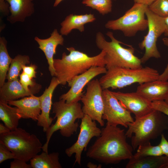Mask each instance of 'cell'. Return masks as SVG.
I'll return each mask as SVG.
<instances>
[{"label":"cell","mask_w":168,"mask_h":168,"mask_svg":"<svg viewBox=\"0 0 168 168\" xmlns=\"http://www.w3.org/2000/svg\"><path fill=\"white\" fill-rule=\"evenodd\" d=\"M14 159L13 153L4 145L0 143V163L8 159Z\"/></svg>","instance_id":"31"},{"label":"cell","mask_w":168,"mask_h":168,"mask_svg":"<svg viewBox=\"0 0 168 168\" xmlns=\"http://www.w3.org/2000/svg\"><path fill=\"white\" fill-rule=\"evenodd\" d=\"M34 0H6L10 5V14L7 20L12 24L24 22L35 12Z\"/></svg>","instance_id":"20"},{"label":"cell","mask_w":168,"mask_h":168,"mask_svg":"<svg viewBox=\"0 0 168 168\" xmlns=\"http://www.w3.org/2000/svg\"><path fill=\"white\" fill-rule=\"evenodd\" d=\"M63 0H55L54 4V7H57Z\"/></svg>","instance_id":"42"},{"label":"cell","mask_w":168,"mask_h":168,"mask_svg":"<svg viewBox=\"0 0 168 168\" xmlns=\"http://www.w3.org/2000/svg\"><path fill=\"white\" fill-rule=\"evenodd\" d=\"M66 49L70 53L69 54L63 52L61 58L54 59L55 77L60 84L65 85L75 77L85 72L92 66H105V52L104 50H101L96 56L91 57L73 47Z\"/></svg>","instance_id":"2"},{"label":"cell","mask_w":168,"mask_h":168,"mask_svg":"<svg viewBox=\"0 0 168 168\" xmlns=\"http://www.w3.org/2000/svg\"><path fill=\"white\" fill-rule=\"evenodd\" d=\"M104 110L102 119L107 121V124L125 128L134 121L131 113L124 108L108 89L103 90Z\"/></svg>","instance_id":"11"},{"label":"cell","mask_w":168,"mask_h":168,"mask_svg":"<svg viewBox=\"0 0 168 168\" xmlns=\"http://www.w3.org/2000/svg\"><path fill=\"white\" fill-rule=\"evenodd\" d=\"M149 101L165 100L168 96V81L158 79L139 84L136 91Z\"/></svg>","instance_id":"19"},{"label":"cell","mask_w":168,"mask_h":168,"mask_svg":"<svg viewBox=\"0 0 168 168\" xmlns=\"http://www.w3.org/2000/svg\"><path fill=\"white\" fill-rule=\"evenodd\" d=\"M122 105L135 117H139L148 114L154 110L152 102L137 92L124 93L111 91Z\"/></svg>","instance_id":"14"},{"label":"cell","mask_w":168,"mask_h":168,"mask_svg":"<svg viewBox=\"0 0 168 168\" xmlns=\"http://www.w3.org/2000/svg\"><path fill=\"white\" fill-rule=\"evenodd\" d=\"M41 85L37 83L29 90H26L18 78L5 82L0 88V101L7 102L10 101L29 96L38 93Z\"/></svg>","instance_id":"16"},{"label":"cell","mask_w":168,"mask_h":168,"mask_svg":"<svg viewBox=\"0 0 168 168\" xmlns=\"http://www.w3.org/2000/svg\"><path fill=\"white\" fill-rule=\"evenodd\" d=\"M10 131V129L5 125L0 124V134L7 133Z\"/></svg>","instance_id":"39"},{"label":"cell","mask_w":168,"mask_h":168,"mask_svg":"<svg viewBox=\"0 0 168 168\" xmlns=\"http://www.w3.org/2000/svg\"><path fill=\"white\" fill-rule=\"evenodd\" d=\"M107 71L105 67L93 66L76 76L68 83L70 88L60 96L59 100H63L67 103L78 102L84 95L83 89L85 85L96 76L105 73Z\"/></svg>","instance_id":"13"},{"label":"cell","mask_w":168,"mask_h":168,"mask_svg":"<svg viewBox=\"0 0 168 168\" xmlns=\"http://www.w3.org/2000/svg\"><path fill=\"white\" fill-rule=\"evenodd\" d=\"M30 63V58L28 55L18 54L16 56L12 59L7 73L6 79L7 81L17 79L23 66Z\"/></svg>","instance_id":"26"},{"label":"cell","mask_w":168,"mask_h":168,"mask_svg":"<svg viewBox=\"0 0 168 168\" xmlns=\"http://www.w3.org/2000/svg\"><path fill=\"white\" fill-rule=\"evenodd\" d=\"M103 90L99 80H91L87 84L86 92L80 100L83 104L82 109L84 114L96 121L101 126L105 124L102 119L104 106Z\"/></svg>","instance_id":"10"},{"label":"cell","mask_w":168,"mask_h":168,"mask_svg":"<svg viewBox=\"0 0 168 168\" xmlns=\"http://www.w3.org/2000/svg\"><path fill=\"white\" fill-rule=\"evenodd\" d=\"M82 3L86 6L96 9L103 15L112 11L111 0H83Z\"/></svg>","instance_id":"28"},{"label":"cell","mask_w":168,"mask_h":168,"mask_svg":"<svg viewBox=\"0 0 168 168\" xmlns=\"http://www.w3.org/2000/svg\"><path fill=\"white\" fill-rule=\"evenodd\" d=\"M0 12L4 16L7 17L10 14V5L6 0H0Z\"/></svg>","instance_id":"35"},{"label":"cell","mask_w":168,"mask_h":168,"mask_svg":"<svg viewBox=\"0 0 168 168\" xmlns=\"http://www.w3.org/2000/svg\"><path fill=\"white\" fill-rule=\"evenodd\" d=\"M145 14L148 21V31L138 44L141 49H145V53L140 59L142 63H145L152 58H158L161 57L156 42L158 38L164 34L166 29L164 18L154 14L148 7Z\"/></svg>","instance_id":"9"},{"label":"cell","mask_w":168,"mask_h":168,"mask_svg":"<svg viewBox=\"0 0 168 168\" xmlns=\"http://www.w3.org/2000/svg\"><path fill=\"white\" fill-rule=\"evenodd\" d=\"M166 29L164 34L165 36H168V16L164 18Z\"/></svg>","instance_id":"40"},{"label":"cell","mask_w":168,"mask_h":168,"mask_svg":"<svg viewBox=\"0 0 168 168\" xmlns=\"http://www.w3.org/2000/svg\"><path fill=\"white\" fill-rule=\"evenodd\" d=\"M164 100L168 104V96Z\"/></svg>","instance_id":"43"},{"label":"cell","mask_w":168,"mask_h":168,"mask_svg":"<svg viewBox=\"0 0 168 168\" xmlns=\"http://www.w3.org/2000/svg\"><path fill=\"white\" fill-rule=\"evenodd\" d=\"M128 128L125 134L127 138H131V145L135 150L139 145L150 142L168 130V117L154 110L143 116L135 117Z\"/></svg>","instance_id":"3"},{"label":"cell","mask_w":168,"mask_h":168,"mask_svg":"<svg viewBox=\"0 0 168 168\" xmlns=\"http://www.w3.org/2000/svg\"><path fill=\"white\" fill-rule=\"evenodd\" d=\"M162 41L164 44L168 48V38H163ZM159 79L164 81L168 80V63L163 72L160 75Z\"/></svg>","instance_id":"37"},{"label":"cell","mask_w":168,"mask_h":168,"mask_svg":"<svg viewBox=\"0 0 168 168\" xmlns=\"http://www.w3.org/2000/svg\"><path fill=\"white\" fill-rule=\"evenodd\" d=\"M53 113L55 114V123L52 124L46 133V142L42 147L43 151L48 153L49 141L53 134L59 130L63 137H70L77 131L79 124L76 121L84 116L81 104L78 102L67 103L59 100L53 104Z\"/></svg>","instance_id":"4"},{"label":"cell","mask_w":168,"mask_h":168,"mask_svg":"<svg viewBox=\"0 0 168 168\" xmlns=\"http://www.w3.org/2000/svg\"><path fill=\"white\" fill-rule=\"evenodd\" d=\"M155 0H133L134 3L142 4L148 6L151 4Z\"/></svg>","instance_id":"38"},{"label":"cell","mask_w":168,"mask_h":168,"mask_svg":"<svg viewBox=\"0 0 168 168\" xmlns=\"http://www.w3.org/2000/svg\"><path fill=\"white\" fill-rule=\"evenodd\" d=\"M7 41L4 37H0V87L5 82L6 77L12 58L7 49Z\"/></svg>","instance_id":"25"},{"label":"cell","mask_w":168,"mask_h":168,"mask_svg":"<svg viewBox=\"0 0 168 168\" xmlns=\"http://www.w3.org/2000/svg\"><path fill=\"white\" fill-rule=\"evenodd\" d=\"M37 66L35 64H31L29 66L24 65L22 67L23 72L31 78H36Z\"/></svg>","instance_id":"34"},{"label":"cell","mask_w":168,"mask_h":168,"mask_svg":"<svg viewBox=\"0 0 168 168\" xmlns=\"http://www.w3.org/2000/svg\"><path fill=\"white\" fill-rule=\"evenodd\" d=\"M137 152L130 159H138L151 156H161L163 154L159 145L153 146L150 142L139 145Z\"/></svg>","instance_id":"27"},{"label":"cell","mask_w":168,"mask_h":168,"mask_svg":"<svg viewBox=\"0 0 168 168\" xmlns=\"http://www.w3.org/2000/svg\"><path fill=\"white\" fill-rule=\"evenodd\" d=\"M126 168H168V158L166 156H151L136 160L130 159Z\"/></svg>","instance_id":"22"},{"label":"cell","mask_w":168,"mask_h":168,"mask_svg":"<svg viewBox=\"0 0 168 168\" xmlns=\"http://www.w3.org/2000/svg\"><path fill=\"white\" fill-rule=\"evenodd\" d=\"M0 143L14 154L15 159L27 162L41 151L42 145L37 137L20 128L0 134Z\"/></svg>","instance_id":"7"},{"label":"cell","mask_w":168,"mask_h":168,"mask_svg":"<svg viewBox=\"0 0 168 168\" xmlns=\"http://www.w3.org/2000/svg\"><path fill=\"white\" fill-rule=\"evenodd\" d=\"M19 76L20 83L27 90H30L32 87L35 86L37 83L34 80H32V78L23 72Z\"/></svg>","instance_id":"30"},{"label":"cell","mask_w":168,"mask_h":168,"mask_svg":"<svg viewBox=\"0 0 168 168\" xmlns=\"http://www.w3.org/2000/svg\"><path fill=\"white\" fill-rule=\"evenodd\" d=\"M10 168H32L30 164L26 163V161L18 159H14L10 164Z\"/></svg>","instance_id":"33"},{"label":"cell","mask_w":168,"mask_h":168,"mask_svg":"<svg viewBox=\"0 0 168 168\" xmlns=\"http://www.w3.org/2000/svg\"><path fill=\"white\" fill-rule=\"evenodd\" d=\"M59 154L53 152L48 154L45 152L37 154L30 160L32 168H61L59 161Z\"/></svg>","instance_id":"24"},{"label":"cell","mask_w":168,"mask_h":168,"mask_svg":"<svg viewBox=\"0 0 168 168\" xmlns=\"http://www.w3.org/2000/svg\"><path fill=\"white\" fill-rule=\"evenodd\" d=\"M96 19L94 15L91 13L78 15L70 14L61 23L60 33L62 35H67L75 29L81 32H83L85 25L93 22Z\"/></svg>","instance_id":"21"},{"label":"cell","mask_w":168,"mask_h":168,"mask_svg":"<svg viewBox=\"0 0 168 168\" xmlns=\"http://www.w3.org/2000/svg\"><path fill=\"white\" fill-rule=\"evenodd\" d=\"M101 165H99L97 166L96 165L94 164L91 162H89L87 164V166L90 168H101Z\"/></svg>","instance_id":"41"},{"label":"cell","mask_w":168,"mask_h":168,"mask_svg":"<svg viewBox=\"0 0 168 168\" xmlns=\"http://www.w3.org/2000/svg\"><path fill=\"white\" fill-rule=\"evenodd\" d=\"M148 8L161 17L165 18L168 16V0H155L148 6Z\"/></svg>","instance_id":"29"},{"label":"cell","mask_w":168,"mask_h":168,"mask_svg":"<svg viewBox=\"0 0 168 168\" xmlns=\"http://www.w3.org/2000/svg\"><path fill=\"white\" fill-rule=\"evenodd\" d=\"M80 131L76 142L70 147L67 148L65 153L69 157L75 154V163L81 165V156L83 150L86 151L91 139L99 137L101 129L98 127L96 121L92 120L87 114H84L81 119Z\"/></svg>","instance_id":"12"},{"label":"cell","mask_w":168,"mask_h":168,"mask_svg":"<svg viewBox=\"0 0 168 168\" xmlns=\"http://www.w3.org/2000/svg\"><path fill=\"white\" fill-rule=\"evenodd\" d=\"M34 39L39 45V48L45 55L49 65V70L51 76H55V72L53 65V57L56 54L57 46L63 45L64 39L63 35L59 33L57 29H55L48 38L41 39L36 36Z\"/></svg>","instance_id":"17"},{"label":"cell","mask_w":168,"mask_h":168,"mask_svg":"<svg viewBox=\"0 0 168 168\" xmlns=\"http://www.w3.org/2000/svg\"><path fill=\"white\" fill-rule=\"evenodd\" d=\"M7 103L17 108L18 113L21 118L31 119L37 121L41 113L40 97L34 95L24 97L20 100L10 101Z\"/></svg>","instance_id":"18"},{"label":"cell","mask_w":168,"mask_h":168,"mask_svg":"<svg viewBox=\"0 0 168 168\" xmlns=\"http://www.w3.org/2000/svg\"><path fill=\"white\" fill-rule=\"evenodd\" d=\"M106 35L110 41H107L103 34L99 32L96 34V43L99 49L105 52L104 58L107 70L114 67L131 68L142 67L141 59L134 54L133 48L123 47L120 44L122 42L115 38L111 32H108Z\"/></svg>","instance_id":"6"},{"label":"cell","mask_w":168,"mask_h":168,"mask_svg":"<svg viewBox=\"0 0 168 168\" xmlns=\"http://www.w3.org/2000/svg\"><path fill=\"white\" fill-rule=\"evenodd\" d=\"M59 84L60 83L57 78L55 76L53 77L49 86L45 88L43 94L39 96L41 111L37 121V125L42 127L44 132L48 130L54 119L50 117L49 113L53 105V94Z\"/></svg>","instance_id":"15"},{"label":"cell","mask_w":168,"mask_h":168,"mask_svg":"<svg viewBox=\"0 0 168 168\" xmlns=\"http://www.w3.org/2000/svg\"><path fill=\"white\" fill-rule=\"evenodd\" d=\"M161 142L158 144L163 155L168 158V141L166 138L163 133L161 135Z\"/></svg>","instance_id":"36"},{"label":"cell","mask_w":168,"mask_h":168,"mask_svg":"<svg viewBox=\"0 0 168 168\" xmlns=\"http://www.w3.org/2000/svg\"><path fill=\"white\" fill-rule=\"evenodd\" d=\"M160 75L156 70L149 67L138 68L114 67L108 69L99 81L103 90L116 89L134 83L140 84L158 80Z\"/></svg>","instance_id":"5"},{"label":"cell","mask_w":168,"mask_h":168,"mask_svg":"<svg viewBox=\"0 0 168 168\" xmlns=\"http://www.w3.org/2000/svg\"><path fill=\"white\" fill-rule=\"evenodd\" d=\"M127 138L124 129L106 124L101 129L100 136L88 149L86 156L106 164L129 160L133 149L127 142Z\"/></svg>","instance_id":"1"},{"label":"cell","mask_w":168,"mask_h":168,"mask_svg":"<svg viewBox=\"0 0 168 168\" xmlns=\"http://www.w3.org/2000/svg\"><path fill=\"white\" fill-rule=\"evenodd\" d=\"M152 105L153 109L159 111L168 116V104L165 100L153 101Z\"/></svg>","instance_id":"32"},{"label":"cell","mask_w":168,"mask_h":168,"mask_svg":"<svg viewBox=\"0 0 168 168\" xmlns=\"http://www.w3.org/2000/svg\"><path fill=\"white\" fill-rule=\"evenodd\" d=\"M148 6L134 3L124 14L115 20H110L105 26L108 29L122 31L125 36H134L139 31L145 30L148 28V21L145 18Z\"/></svg>","instance_id":"8"},{"label":"cell","mask_w":168,"mask_h":168,"mask_svg":"<svg viewBox=\"0 0 168 168\" xmlns=\"http://www.w3.org/2000/svg\"><path fill=\"white\" fill-rule=\"evenodd\" d=\"M7 102L0 101V119L11 131L18 128L21 118L18 113L17 108L10 106Z\"/></svg>","instance_id":"23"}]
</instances>
